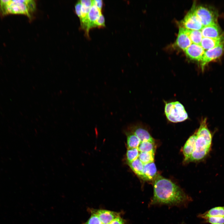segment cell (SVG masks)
<instances>
[{"label":"cell","mask_w":224,"mask_h":224,"mask_svg":"<svg viewBox=\"0 0 224 224\" xmlns=\"http://www.w3.org/2000/svg\"><path fill=\"white\" fill-rule=\"evenodd\" d=\"M157 169L154 162L144 164L142 179L153 181L157 175Z\"/></svg>","instance_id":"cell-16"},{"label":"cell","mask_w":224,"mask_h":224,"mask_svg":"<svg viewBox=\"0 0 224 224\" xmlns=\"http://www.w3.org/2000/svg\"><path fill=\"white\" fill-rule=\"evenodd\" d=\"M138 148L140 152L155 151V143L148 141L141 142Z\"/></svg>","instance_id":"cell-23"},{"label":"cell","mask_w":224,"mask_h":224,"mask_svg":"<svg viewBox=\"0 0 224 224\" xmlns=\"http://www.w3.org/2000/svg\"><path fill=\"white\" fill-rule=\"evenodd\" d=\"M165 113L167 119L173 123L183 122L188 118L184 106L178 101L166 103Z\"/></svg>","instance_id":"cell-4"},{"label":"cell","mask_w":224,"mask_h":224,"mask_svg":"<svg viewBox=\"0 0 224 224\" xmlns=\"http://www.w3.org/2000/svg\"><path fill=\"white\" fill-rule=\"evenodd\" d=\"M132 170L138 176L142 178L144 164L138 158L128 163Z\"/></svg>","instance_id":"cell-20"},{"label":"cell","mask_w":224,"mask_h":224,"mask_svg":"<svg viewBox=\"0 0 224 224\" xmlns=\"http://www.w3.org/2000/svg\"><path fill=\"white\" fill-rule=\"evenodd\" d=\"M224 44V34L215 38L203 37L200 45L204 50L213 49Z\"/></svg>","instance_id":"cell-15"},{"label":"cell","mask_w":224,"mask_h":224,"mask_svg":"<svg viewBox=\"0 0 224 224\" xmlns=\"http://www.w3.org/2000/svg\"><path fill=\"white\" fill-rule=\"evenodd\" d=\"M194 10L203 26L217 23L218 15L212 8L202 6L196 7L194 6Z\"/></svg>","instance_id":"cell-5"},{"label":"cell","mask_w":224,"mask_h":224,"mask_svg":"<svg viewBox=\"0 0 224 224\" xmlns=\"http://www.w3.org/2000/svg\"><path fill=\"white\" fill-rule=\"evenodd\" d=\"M75 12L80 18L81 15V3L80 0L78 1L75 6Z\"/></svg>","instance_id":"cell-29"},{"label":"cell","mask_w":224,"mask_h":224,"mask_svg":"<svg viewBox=\"0 0 224 224\" xmlns=\"http://www.w3.org/2000/svg\"><path fill=\"white\" fill-rule=\"evenodd\" d=\"M205 222L210 224H224V217H210L205 219Z\"/></svg>","instance_id":"cell-25"},{"label":"cell","mask_w":224,"mask_h":224,"mask_svg":"<svg viewBox=\"0 0 224 224\" xmlns=\"http://www.w3.org/2000/svg\"><path fill=\"white\" fill-rule=\"evenodd\" d=\"M224 51V44L213 49L205 50L203 58L201 61L203 69L208 63L220 57Z\"/></svg>","instance_id":"cell-9"},{"label":"cell","mask_w":224,"mask_h":224,"mask_svg":"<svg viewBox=\"0 0 224 224\" xmlns=\"http://www.w3.org/2000/svg\"><path fill=\"white\" fill-rule=\"evenodd\" d=\"M207 119L201 122L198 129L196 132L197 138L194 151L187 162L196 161L205 157L211 149L212 135L208 129Z\"/></svg>","instance_id":"cell-2"},{"label":"cell","mask_w":224,"mask_h":224,"mask_svg":"<svg viewBox=\"0 0 224 224\" xmlns=\"http://www.w3.org/2000/svg\"><path fill=\"white\" fill-rule=\"evenodd\" d=\"M197 135L195 132L187 140L182 149L185 162H187L194 151Z\"/></svg>","instance_id":"cell-14"},{"label":"cell","mask_w":224,"mask_h":224,"mask_svg":"<svg viewBox=\"0 0 224 224\" xmlns=\"http://www.w3.org/2000/svg\"><path fill=\"white\" fill-rule=\"evenodd\" d=\"M141 142L139 138L131 132L128 134L127 137L128 148H138Z\"/></svg>","instance_id":"cell-22"},{"label":"cell","mask_w":224,"mask_h":224,"mask_svg":"<svg viewBox=\"0 0 224 224\" xmlns=\"http://www.w3.org/2000/svg\"><path fill=\"white\" fill-rule=\"evenodd\" d=\"M139 152L138 148H128L126 157L128 163L137 159L138 157Z\"/></svg>","instance_id":"cell-24"},{"label":"cell","mask_w":224,"mask_h":224,"mask_svg":"<svg viewBox=\"0 0 224 224\" xmlns=\"http://www.w3.org/2000/svg\"><path fill=\"white\" fill-rule=\"evenodd\" d=\"M105 19L104 16L101 14L95 22V27H102L105 26Z\"/></svg>","instance_id":"cell-27"},{"label":"cell","mask_w":224,"mask_h":224,"mask_svg":"<svg viewBox=\"0 0 224 224\" xmlns=\"http://www.w3.org/2000/svg\"><path fill=\"white\" fill-rule=\"evenodd\" d=\"M153 195L150 205L180 206L187 204L191 198L180 188L159 174L153 180Z\"/></svg>","instance_id":"cell-1"},{"label":"cell","mask_w":224,"mask_h":224,"mask_svg":"<svg viewBox=\"0 0 224 224\" xmlns=\"http://www.w3.org/2000/svg\"><path fill=\"white\" fill-rule=\"evenodd\" d=\"M185 28L180 27L176 41V45L184 51L192 44Z\"/></svg>","instance_id":"cell-13"},{"label":"cell","mask_w":224,"mask_h":224,"mask_svg":"<svg viewBox=\"0 0 224 224\" xmlns=\"http://www.w3.org/2000/svg\"><path fill=\"white\" fill-rule=\"evenodd\" d=\"M36 8L32 0H2L0 1V14L5 16L9 14H21L31 18Z\"/></svg>","instance_id":"cell-3"},{"label":"cell","mask_w":224,"mask_h":224,"mask_svg":"<svg viewBox=\"0 0 224 224\" xmlns=\"http://www.w3.org/2000/svg\"><path fill=\"white\" fill-rule=\"evenodd\" d=\"M90 218L82 224H103L98 217L95 214L91 213Z\"/></svg>","instance_id":"cell-26"},{"label":"cell","mask_w":224,"mask_h":224,"mask_svg":"<svg viewBox=\"0 0 224 224\" xmlns=\"http://www.w3.org/2000/svg\"><path fill=\"white\" fill-rule=\"evenodd\" d=\"M185 29L192 43L200 45L203 38L201 30Z\"/></svg>","instance_id":"cell-19"},{"label":"cell","mask_w":224,"mask_h":224,"mask_svg":"<svg viewBox=\"0 0 224 224\" xmlns=\"http://www.w3.org/2000/svg\"><path fill=\"white\" fill-rule=\"evenodd\" d=\"M184 51L186 56L190 59L201 62L205 50L200 45L192 43Z\"/></svg>","instance_id":"cell-10"},{"label":"cell","mask_w":224,"mask_h":224,"mask_svg":"<svg viewBox=\"0 0 224 224\" xmlns=\"http://www.w3.org/2000/svg\"><path fill=\"white\" fill-rule=\"evenodd\" d=\"M91 213L96 214L103 224H109L114 218L120 215L119 212L105 209L89 208Z\"/></svg>","instance_id":"cell-8"},{"label":"cell","mask_w":224,"mask_h":224,"mask_svg":"<svg viewBox=\"0 0 224 224\" xmlns=\"http://www.w3.org/2000/svg\"><path fill=\"white\" fill-rule=\"evenodd\" d=\"M182 23L183 28L189 30H201L203 27L195 12L194 6L185 16Z\"/></svg>","instance_id":"cell-6"},{"label":"cell","mask_w":224,"mask_h":224,"mask_svg":"<svg viewBox=\"0 0 224 224\" xmlns=\"http://www.w3.org/2000/svg\"><path fill=\"white\" fill-rule=\"evenodd\" d=\"M155 152H140L138 158L143 164L154 162Z\"/></svg>","instance_id":"cell-21"},{"label":"cell","mask_w":224,"mask_h":224,"mask_svg":"<svg viewBox=\"0 0 224 224\" xmlns=\"http://www.w3.org/2000/svg\"><path fill=\"white\" fill-rule=\"evenodd\" d=\"M93 5L96 6L99 10H101L103 6V1L102 0H92Z\"/></svg>","instance_id":"cell-30"},{"label":"cell","mask_w":224,"mask_h":224,"mask_svg":"<svg viewBox=\"0 0 224 224\" xmlns=\"http://www.w3.org/2000/svg\"><path fill=\"white\" fill-rule=\"evenodd\" d=\"M224 217V206H218L213 208L203 213L199 214L198 217L204 220L212 217Z\"/></svg>","instance_id":"cell-18"},{"label":"cell","mask_w":224,"mask_h":224,"mask_svg":"<svg viewBox=\"0 0 224 224\" xmlns=\"http://www.w3.org/2000/svg\"><path fill=\"white\" fill-rule=\"evenodd\" d=\"M182 224H185V223H184V222H183V223H182Z\"/></svg>","instance_id":"cell-31"},{"label":"cell","mask_w":224,"mask_h":224,"mask_svg":"<svg viewBox=\"0 0 224 224\" xmlns=\"http://www.w3.org/2000/svg\"><path fill=\"white\" fill-rule=\"evenodd\" d=\"M80 2L81 3V15L79 19L82 27L86 21L88 13L93 5V1L91 0H82Z\"/></svg>","instance_id":"cell-17"},{"label":"cell","mask_w":224,"mask_h":224,"mask_svg":"<svg viewBox=\"0 0 224 224\" xmlns=\"http://www.w3.org/2000/svg\"><path fill=\"white\" fill-rule=\"evenodd\" d=\"M109 224H126L125 220L120 215L113 219Z\"/></svg>","instance_id":"cell-28"},{"label":"cell","mask_w":224,"mask_h":224,"mask_svg":"<svg viewBox=\"0 0 224 224\" xmlns=\"http://www.w3.org/2000/svg\"><path fill=\"white\" fill-rule=\"evenodd\" d=\"M102 14L101 11L96 6L92 5L88 13L86 21L82 27L85 31V35L89 36L90 30L95 27V22L99 16Z\"/></svg>","instance_id":"cell-7"},{"label":"cell","mask_w":224,"mask_h":224,"mask_svg":"<svg viewBox=\"0 0 224 224\" xmlns=\"http://www.w3.org/2000/svg\"><path fill=\"white\" fill-rule=\"evenodd\" d=\"M131 132L135 135L141 142L150 141L155 143L154 139L148 132L139 124H133L129 127Z\"/></svg>","instance_id":"cell-11"},{"label":"cell","mask_w":224,"mask_h":224,"mask_svg":"<svg viewBox=\"0 0 224 224\" xmlns=\"http://www.w3.org/2000/svg\"><path fill=\"white\" fill-rule=\"evenodd\" d=\"M201 30L203 37L217 38L224 34L217 23L203 26Z\"/></svg>","instance_id":"cell-12"}]
</instances>
